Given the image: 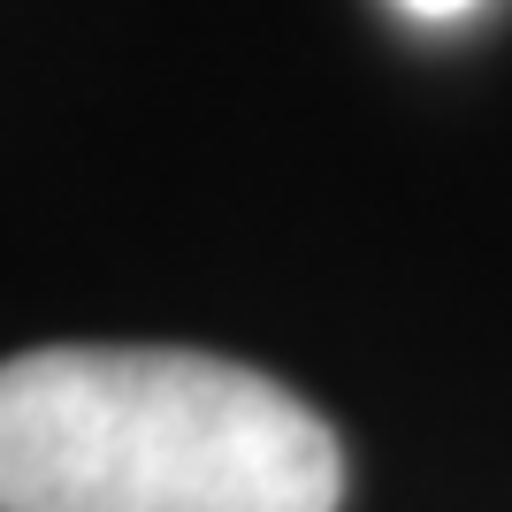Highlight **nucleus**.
Here are the masks:
<instances>
[{
  "label": "nucleus",
  "mask_w": 512,
  "mask_h": 512,
  "mask_svg": "<svg viewBox=\"0 0 512 512\" xmlns=\"http://www.w3.org/2000/svg\"><path fill=\"white\" fill-rule=\"evenodd\" d=\"M344 444L306 398L184 344L0 360V512H337Z\"/></svg>",
  "instance_id": "nucleus-1"
},
{
  "label": "nucleus",
  "mask_w": 512,
  "mask_h": 512,
  "mask_svg": "<svg viewBox=\"0 0 512 512\" xmlns=\"http://www.w3.org/2000/svg\"><path fill=\"white\" fill-rule=\"evenodd\" d=\"M398 16H413V23H428V31H444V23H467L482 0H390Z\"/></svg>",
  "instance_id": "nucleus-2"
}]
</instances>
